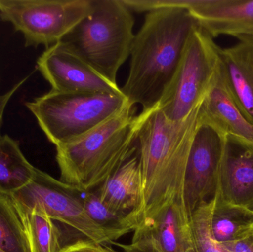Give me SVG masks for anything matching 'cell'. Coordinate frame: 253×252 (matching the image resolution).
<instances>
[{"label": "cell", "instance_id": "1", "mask_svg": "<svg viewBox=\"0 0 253 252\" xmlns=\"http://www.w3.org/2000/svg\"><path fill=\"white\" fill-rule=\"evenodd\" d=\"M197 20L188 10L164 7L146 15L131 47L129 74L122 93L142 111L159 107L176 73Z\"/></svg>", "mask_w": 253, "mask_h": 252}, {"label": "cell", "instance_id": "2", "mask_svg": "<svg viewBox=\"0 0 253 252\" xmlns=\"http://www.w3.org/2000/svg\"><path fill=\"white\" fill-rule=\"evenodd\" d=\"M199 109L172 121L158 107L141 127L137 141L143 193L140 225L151 222L176 200H184L186 167L200 122Z\"/></svg>", "mask_w": 253, "mask_h": 252}, {"label": "cell", "instance_id": "3", "mask_svg": "<svg viewBox=\"0 0 253 252\" xmlns=\"http://www.w3.org/2000/svg\"><path fill=\"white\" fill-rule=\"evenodd\" d=\"M154 109L136 115L129 105L87 134L56 146L61 181L83 192L100 187L136 153L138 133Z\"/></svg>", "mask_w": 253, "mask_h": 252}, {"label": "cell", "instance_id": "4", "mask_svg": "<svg viewBox=\"0 0 253 252\" xmlns=\"http://www.w3.org/2000/svg\"><path fill=\"white\" fill-rule=\"evenodd\" d=\"M135 19L123 0H93L91 11L62 42L99 75L117 84V73L130 55Z\"/></svg>", "mask_w": 253, "mask_h": 252}, {"label": "cell", "instance_id": "5", "mask_svg": "<svg viewBox=\"0 0 253 252\" xmlns=\"http://www.w3.org/2000/svg\"><path fill=\"white\" fill-rule=\"evenodd\" d=\"M25 105L57 146L87 134L131 105L124 95L51 90Z\"/></svg>", "mask_w": 253, "mask_h": 252}, {"label": "cell", "instance_id": "6", "mask_svg": "<svg viewBox=\"0 0 253 252\" xmlns=\"http://www.w3.org/2000/svg\"><path fill=\"white\" fill-rule=\"evenodd\" d=\"M221 47L200 26L192 32L175 77L159 105L172 121L185 119L200 106L221 65Z\"/></svg>", "mask_w": 253, "mask_h": 252}, {"label": "cell", "instance_id": "7", "mask_svg": "<svg viewBox=\"0 0 253 252\" xmlns=\"http://www.w3.org/2000/svg\"><path fill=\"white\" fill-rule=\"evenodd\" d=\"M93 0H0V17L10 22L25 46L49 47L62 41L90 13Z\"/></svg>", "mask_w": 253, "mask_h": 252}, {"label": "cell", "instance_id": "8", "mask_svg": "<svg viewBox=\"0 0 253 252\" xmlns=\"http://www.w3.org/2000/svg\"><path fill=\"white\" fill-rule=\"evenodd\" d=\"M11 196L19 210L42 212L86 239L101 245L111 244L102 228L84 210L78 189L39 169L31 181Z\"/></svg>", "mask_w": 253, "mask_h": 252}, {"label": "cell", "instance_id": "9", "mask_svg": "<svg viewBox=\"0 0 253 252\" xmlns=\"http://www.w3.org/2000/svg\"><path fill=\"white\" fill-rule=\"evenodd\" d=\"M224 137L216 129L199 122L186 167L184 198L189 216L216 197Z\"/></svg>", "mask_w": 253, "mask_h": 252}, {"label": "cell", "instance_id": "10", "mask_svg": "<svg viewBox=\"0 0 253 252\" xmlns=\"http://www.w3.org/2000/svg\"><path fill=\"white\" fill-rule=\"evenodd\" d=\"M37 68L56 91L123 95L117 84L97 73L60 41L43 52Z\"/></svg>", "mask_w": 253, "mask_h": 252}, {"label": "cell", "instance_id": "11", "mask_svg": "<svg viewBox=\"0 0 253 252\" xmlns=\"http://www.w3.org/2000/svg\"><path fill=\"white\" fill-rule=\"evenodd\" d=\"M168 7L188 10L212 38L253 42V0H169Z\"/></svg>", "mask_w": 253, "mask_h": 252}, {"label": "cell", "instance_id": "12", "mask_svg": "<svg viewBox=\"0 0 253 252\" xmlns=\"http://www.w3.org/2000/svg\"><path fill=\"white\" fill-rule=\"evenodd\" d=\"M217 195L253 213V141L224 137Z\"/></svg>", "mask_w": 253, "mask_h": 252}, {"label": "cell", "instance_id": "13", "mask_svg": "<svg viewBox=\"0 0 253 252\" xmlns=\"http://www.w3.org/2000/svg\"><path fill=\"white\" fill-rule=\"evenodd\" d=\"M201 122L212 126L224 136L253 141V124L242 113L229 88L221 64L213 84L199 109Z\"/></svg>", "mask_w": 253, "mask_h": 252}, {"label": "cell", "instance_id": "14", "mask_svg": "<svg viewBox=\"0 0 253 252\" xmlns=\"http://www.w3.org/2000/svg\"><path fill=\"white\" fill-rule=\"evenodd\" d=\"M221 68L242 113L253 124V42L239 41L221 48Z\"/></svg>", "mask_w": 253, "mask_h": 252}, {"label": "cell", "instance_id": "15", "mask_svg": "<svg viewBox=\"0 0 253 252\" xmlns=\"http://www.w3.org/2000/svg\"><path fill=\"white\" fill-rule=\"evenodd\" d=\"M96 192L107 207L120 213H137L141 223L143 193L138 151L114 176L96 189Z\"/></svg>", "mask_w": 253, "mask_h": 252}, {"label": "cell", "instance_id": "16", "mask_svg": "<svg viewBox=\"0 0 253 252\" xmlns=\"http://www.w3.org/2000/svg\"><path fill=\"white\" fill-rule=\"evenodd\" d=\"M190 218L184 200L178 199L151 222L139 226L148 231L159 252H190L193 240Z\"/></svg>", "mask_w": 253, "mask_h": 252}, {"label": "cell", "instance_id": "17", "mask_svg": "<svg viewBox=\"0 0 253 252\" xmlns=\"http://www.w3.org/2000/svg\"><path fill=\"white\" fill-rule=\"evenodd\" d=\"M36 169L17 142L7 135L0 137V193L12 195L25 187L34 178Z\"/></svg>", "mask_w": 253, "mask_h": 252}, {"label": "cell", "instance_id": "18", "mask_svg": "<svg viewBox=\"0 0 253 252\" xmlns=\"http://www.w3.org/2000/svg\"><path fill=\"white\" fill-rule=\"evenodd\" d=\"M80 198L84 210L90 218L99 225L113 242L130 232H135L141 218L135 213H123L107 207L99 199L96 191H80Z\"/></svg>", "mask_w": 253, "mask_h": 252}, {"label": "cell", "instance_id": "19", "mask_svg": "<svg viewBox=\"0 0 253 252\" xmlns=\"http://www.w3.org/2000/svg\"><path fill=\"white\" fill-rule=\"evenodd\" d=\"M252 229V212L225 202L216 195L211 219V235L215 242L223 244L236 241Z\"/></svg>", "mask_w": 253, "mask_h": 252}, {"label": "cell", "instance_id": "20", "mask_svg": "<svg viewBox=\"0 0 253 252\" xmlns=\"http://www.w3.org/2000/svg\"><path fill=\"white\" fill-rule=\"evenodd\" d=\"M19 211L31 252H62L65 246L54 220L42 212Z\"/></svg>", "mask_w": 253, "mask_h": 252}, {"label": "cell", "instance_id": "21", "mask_svg": "<svg viewBox=\"0 0 253 252\" xmlns=\"http://www.w3.org/2000/svg\"><path fill=\"white\" fill-rule=\"evenodd\" d=\"M0 250L31 252L19 209L11 195L0 193Z\"/></svg>", "mask_w": 253, "mask_h": 252}, {"label": "cell", "instance_id": "22", "mask_svg": "<svg viewBox=\"0 0 253 252\" xmlns=\"http://www.w3.org/2000/svg\"><path fill=\"white\" fill-rule=\"evenodd\" d=\"M213 201L202 204L190 216L193 252H228L221 244L215 242L211 235V219Z\"/></svg>", "mask_w": 253, "mask_h": 252}, {"label": "cell", "instance_id": "23", "mask_svg": "<svg viewBox=\"0 0 253 252\" xmlns=\"http://www.w3.org/2000/svg\"><path fill=\"white\" fill-rule=\"evenodd\" d=\"M111 244L117 246L123 252H160L156 248L148 231L141 226L134 232L130 244L113 242Z\"/></svg>", "mask_w": 253, "mask_h": 252}, {"label": "cell", "instance_id": "24", "mask_svg": "<svg viewBox=\"0 0 253 252\" xmlns=\"http://www.w3.org/2000/svg\"><path fill=\"white\" fill-rule=\"evenodd\" d=\"M103 246L90 240H81L65 246L62 252H112Z\"/></svg>", "mask_w": 253, "mask_h": 252}, {"label": "cell", "instance_id": "25", "mask_svg": "<svg viewBox=\"0 0 253 252\" xmlns=\"http://www.w3.org/2000/svg\"><path fill=\"white\" fill-rule=\"evenodd\" d=\"M221 245L228 252H253V229L242 238Z\"/></svg>", "mask_w": 253, "mask_h": 252}, {"label": "cell", "instance_id": "26", "mask_svg": "<svg viewBox=\"0 0 253 252\" xmlns=\"http://www.w3.org/2000/svg\"><path fill=\"white\" fill-rule=\"evenodd\" d=\"M28 78V77L25 78V79L22 80L20 82L18 83L17 84L14 86L11 90H9L8 92L5 93V94L1 95L0 96V130H1V122H2V117L3 114H4V109H5L6 105H7V102L10 100L11 96H13V93L19 88L21 85L25 82V80ZM1 135L0 133V137Z\"/></svg>", "mask_w": 253, "mask_h": 252}, {"label": "cell", "instance_id": "27", "mask_svg": "<svg viewBox=\"0 0 253 252\" xmlns=\"http://www.w3.org/2000/svg\"><path fill=\"white\" fill-rule=\"evenodd\" d=\"M0 252H2V251H1V250H0Z\"/></svg>", "mask_w": 253, "mask_h": 252}, {"label": "cell", "instance_id": "28", "mask_svg": "<svg viewBox=\"0 0 253 252\" xmlns=\"http://www.w3.org/2000/svg\"><path fill=\"white\" fill-rule=\"evenodd\" d=\"M193 252V250H192V251H191V252Z\"/></svg>", "mask_w": 253, "mask_h": 252}]
</instances>
